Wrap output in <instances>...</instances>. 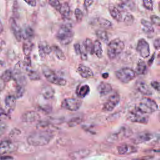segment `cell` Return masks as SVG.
I'll use <instances>...</instances> for the list:
<instances>
[{
	"instance_id": "7a4b0ae2",
	"label": "cell",
	"mask_w": 160,
	"mask_h": 160,
	"mask_svg": "<svg viewBox=\"0 0 160 160\" xmlns=\"http://www.w3.org/2000/svg\"><path fill=\"white\" fill-rule=\"evenodd\" d=\"M74 31L69 25H62L56 34V38L61 44L66 46L69 44L74 38Z\"/></svg>"
},
{
	"instance_id": "ffe728a7",
	"label": "cell",
	"mask_w": 160,
	"mask_h": 160,
	"mask_svg": "<svg viewBox=\"0 0 160 160\" xmlns=\"http://www.w3.org/2000/svg\"><path fill=\"white\" fill-rule=\"evenodd\" d=\"M91 151L89 149H81L71 152L69 154V157L73 159H81L88 157Z\"/></svg>"
},
{
	"instance_id": "94428289",
	"label": "cell",
	"mask_w": 160,
	"mask_h": 160,
	"mask_svg": "<svg viewBox=\"0 0 160 160\" xmlns=\"http://www.w3.org/2000/svg\"><path fill=\"white\" fill-rule=\"evenodd\" d=\"M2 51V47L0 46V52Z\"/></svg>"
},
{
	"instance_id": "b9f144b4",
	"label": "cell",
	"mask_w": 160,
	"mask_h": 160,
	"mask_svg": "<svg viewBox=\"0 0 160 160\" xmlns=\"http://www.w3.org/2000/svg\"><path fill=\"white\" fill-rule=\"evenodd\" d=\"M74 15H75V18L76 19L77 21V22H81L82 18H83V13L82 12V11L79 9V8H76L74 11Z\"/></svg>"
},
{
	"instance_id": "4fadbf2b",
	"label": "cell",
	"mask_w": 160,
	"mask_h": 160,
	"mask_svg": "<svg viewBox=\"0 0 160 160\" xmlns=\"http://www.w3.org/2000/svg\"><path fill=\"white\" fill-rule=\"evenodd\" d=\"M132 132L130 129L126 127H122L118 132L110 135L108 138V141L111 142L117 141L119 139L130 136Z\"/></svg>"
},
{
	"instance_id": "f907efd6",
	"label": "cell",
	"mask_w": 160,
	"mask_h": 160,
	"mask_svg": "<svg viewBox=\"0 0 160 160\" xmlns=\"http://www.w3.org/2000/svg\"><path fill=\"white\" fill-rule=\"evenodd\" d=\"M29 6L34 7L36 6V0H23Z\"/></svg>"
},
{
	"instance_id": "5b68a950",
	"label": "cell",
	"mask_w": 160,
	"mask_h": 160,
	"mask_svg": "<svg viewBox=\"0 0 160 160\" xmlns=\"http://www.w3.org/2000/svg\"><path fill=\"white\" fill-rule=\"evenodd\" d=\"M41 69L44 77L51 83L60 86L66 85V80L60 76H58L48 66L44 65L41 67Z\"/></svg>"
},
{
	"instance_id": "cb8c5ba5",
	"label": "cell",
	"mask_w": 160,
	"mask_h": 160,
	"mask_svg": "<svg viewBox=\"0 0 160 160\" xmlns=\"http://www.w3.org/2000/svg\"><path fill=\"white\" fill-rule=\"evenodd\" d=\"M39 51L41 56L43 58L44 55L49 54L52 52V47H51L46 41H43L39 44Z\"/></svg>"
},
{
	"instance_id": "7c38bea8",
	"label": "cell",
	"mask_w": 160,
	"mask_h": 160,
	"mask_svg": "<svg viewBox=\"0 0 160 160\" xmlns=\"http://www.w3.org/2000/svg\"><path fill=\"white\" fill-rule=\"evenodd\" d=\"M154 134L149 132H141L136 134L132 139V142L134 144L147 143L154 139Z\"/></svg>"
},
{
	"instance_id": "603a6c76",
	"label": "cell",
	"mask_w": 160,
	"mask_h": 160,
	"mask_svg": "<svg viewBox=\"0 0 160 160\" xmlns=\"http://www.w3.org/2000/svg\"><path fill=\"white\" fill-rule=\"evenodd\" d=\"M54 89L50 86H44L41 91V95L43 96L44 98L46 99H50L52 98L54 95Z\"/></svg>"
},
{
	"instance_id": "7bdbcfd3",
	"label": "cell",
	"mask_w": 160,
	"mask_h": 160,
	"mask_svg": "<svg viewBox=\"0 0 160 160\" xmlns=\"http://www.w3.org/2000/svg\"><path fill=\"white\" fill-rule=\"evenodd\" d=\"M143 6L148 10L152 11L153 9L152 0H142Z\"/></svg>"
},
{
	"instance_id": "e0dca14e",
	"label": "cell",
	"mask_w": 160,
	"mask_h": 160,
	"mask_svg": "<svg viewBox=\"0 0 160 160\" xmlns=\"http://www.w3.org/2000/svg\"><path fill=\"white\" fill-rule=\"evenodd\" d=\"M21 119L23 122H32L39 119V115L34 111H29L22 115Z\"/></svg>"
},
{
	"instance_id": "681fc988",
	"label": "cell",
	"mask_w": 160,
	"mask_h": 160,
	"mask_svg": "<svg viewBox=\"0 0 160 160\" xmlns=\"http://www.w3.org/2000/svg\"><path fill=\"white\" fill-rule=\"evenodd\" d=\"M74 51L76 52V54L78 55H80V52H81V44L79 43H75L74 44Z\"/></svg>"
},
{
	"instance_id": "f35d334b",
	"label": "cell",
	"mask_w": 160,
	"mask_h": 160,
	"mask_svg": "<svg viewBox=\"0 0 160 160\" xmlns=\"http://www.w3.org/2000/svg\"><path fill=\"white\" fill-rule=\"evenodd\" d=\"M34 31L33 29L29 27L28 26L24 29V34L26 36V39L28 40H31V39L34 36Z\"/></svg>"
},
{
	"instance_id": "ac0fdd59",
	"label": "cell",
	"mask_w": 160,
	"mask_h": 160,
	"mask_svg": "<svg viewBox=\"0 0 160 160\" xmlns=\"http://www.w3.org/2000/svg\"><path fill=\"white\" fill-rule=\"evenodd\" d=\"M78 72L82 78H90L94 76L92 69L84 64H80L78 66Z\"/></svg>"
},
{
	"instance_id": "5bb4252c",
	"label": "cell",
	"mask_w": 160,
	"mask_h": 160,
	"mask_svg": "<svg viewBox=\"0 0 160 160\" xmlns=\"http://www.w3.org/2000/svg\"><path fill=\"white\" fill-rule=\"evenodd\" d=\"M9 24H10V28L11 29V31L15 37L17 41L20 42L22 38V32L17 23L15 18H11L9 19Z\"/></svg>"
},
{
	"instance_id": "d590c367",
	"label": "cell",
	"mask_w": 160,
	"mask_h": 160,
	"mask_svg": "<svg viewBox=\"0 0 160 160\" xmlns=\"http://www.w3.org/2000/svg\"><path fill=\"white\" fill-rule=\"evenodd\" d=\"M28 76L32 81H38L41 79V76L38 72L32 69L28 70Z\"/></svg>"
},
{
	"instance_id": "8992f818",
	"label": "cell",
	"mask_w": 160,
	"mask_h": 160,
	"mask_svg": "<svg viewBox=\"0 0 160 160\" xmlns=\"http://www.w3.org/2000/svg\"><path fill=\"white\" fill-rule=\"evenodd\" d=\"M115 76L121 82L126 84L136 78V73L134 69L131 68H122L115 72Z\"/></svg>"
},
{
	"instance_id": "7402d4cb",
	"label": "cell",
	"mask_w": 160,
	"mask_h": 160,
	"mask_svg": "<svg viewBox=\"0 0 160 160\" xmlns=\"http://www.w3.org/2000/svg\"><path fill=\"white\" fill-rule=\"evenodd\" d=\"M4 102L6 108L9 111H12L16 106V96L12 94L8 95L4 99Z\"/></svg>"
},
{
	"instance_id": "db71d44e",
	"label": "cell",
	"mask_w": 160,
	"mask_h": 160,
	"mask_svg": "<svg viewBox=\"0 0 160 160\" xmlns=\"http://www.w3.org/2000/svg\"><path fill=\"white\" fill-rule=\"evenodd\" d=\"M13 158L10 156H4V155H0V159H12Z\"/></svg>"
},
{
	"instance_id": "836d02e7",
	"label": "cell",
	"mask_w": 160,
	"mask_h": 160,
	"mask_svg": "<svg viewBox=\"0 0 160 160\" xmlns=\"http://www.w3.org/2000/svg\"><path fill=\"white\" fill-rule=\"evenodd\" d=\"M83 45L85 48V49H86L88 53H89L91 55L94 54V52H93V49H94V44L92 41H91V39L89 38H86L84 42H83Z\"/></svg>"
},
{
	"instance_id": "11a10c76",
	"label": "cell",
	"mask_w": 160,
	"mask_h": 160,
	"mask_svg": "<svg viewBox=\"0 0 160 160\" xmlns=\"http://www.w3.org/2000/svg\"><path fill=\"white\" fill-rule=\"evenodd\" d=\"M148 152H152V153H160V148L159 149H149V151H147Z\"/></svg>"
},
{
	"instance_id": "7dc6e473",
	"label": "cell",
	"mask_w": 160,
	"mask_h": 160,
	"mask_svg": "<svg viewBox=\"0 0 160 160\" xmlns=\"http://www.w3.org/2000/svg\"><path fill=\"white\" fill-rule=\"evenodd\" d=\"M153 46L157 50H160V38H156L153 42Z\"/></svg>"
},
{
	"instance_id": "6125c7cd",
	"label": "cell",
	"mask_w": 160,
	"mask_h": 160,
	"mask_svg": "<svg viewBox=\"0 0 160 160\" xmlns=\"http://www.w3.org/2000/svg\"><path fill=\"white\" fill-rule=\"evenodd\" d=\"M159 122H160V116H159Z\"/></svg>"
},
{
	"instance_id": "1f68e13d",
	"label": "cell",
	"mask_w": 160,
	"mask_h": 160,
	"mask_svg": "<svg viewBox=\"0 0 160 160\" xmlns=\"http://www.w3.org/2000/svg\"><path fill=\"white\" fill-rule=\"evenodd\" d=\"M97 21L99 26L102 29H111L112 26L111 21L103 18H99L97 19Z\"/></svg>"
},
{
	"instance_id": "f5cc1de1",
	"label": "cell",
	"mask_w": 160,
	"mask_h": 160,
	"mask_svg": "<svg viewBox=\"0 0 160 160\" xmlns=\"http://www.w3.org/2000/svg\"><path fill=\"white\" fill-rule=\"evenodd\" d=\"M5 86H6V82L4 80H2L0 77V92L3 91Z\"/></svg>"
},
{
	"instance_id": "8d00e7d4",
	"label": "cell",
	"mask_w": 160,
	"mask_h": 160,
	"mask_svg": "<svg viewBox=\"0 0 160 160\" xmlns=\"http://www.w3.org/2000/svg\"><path fill=\"white\" fill-rule=\"evenodd\" d=\"M122 21L128 25H131L134 22V17L133 16L129 13V12H126L124 15V17H122Z\"/></svg>"
},
{
	"instance_id": "ab89813d",
	"label": "cell",
	"mask_w": 160,
	"mask_h": 160,
	"mask_svg": "<svg viewBox=\"0 0 160 160\" xmlns=\"http://www.w3.org/2000/svg\"><path fill=\"white\" fill-rule=\"evenodd\" d=\"M25 91V89H24V86L22 85H18L17 84V87H16V97H17L18 98H21Z\"/></svg>"
},
{
	"instance_id": "d4e9b609",
	"label": "cell",
	"mask_w": 160,
	"mask_h": 160,
	"mask_svg": "<svg viewBox=\"0 0 160 160\" xmlns=\"http://www.w3.org/2000/svg\"><path fill=\"white\" fill-rule=\"evenodd\" d=\"M90 91L89 86L88 84H84L79 86L76 89V94L80 98H83L86 97Z\"/></svg>"
},
{
	"instance_id": "f6af8a7d",
	"label": "cell",
	"mask_w": 160,
	"mask_h": 160,
	"mask_svg": "<svg viewBox=\"0 0 160 160\" xmlns=\"http://www.w3.org/2000/svg\"><path fill=\"white\" fill-rule=\"evenodd\" d=\"M80 56H81V58L83 61H86L88 59V52H87L86 49H85L83 44H82V46H81Z\"/></svg>"
},
{
	"instance_id": "83f0119b",
	"label": "cell",
	"mask_w": 160,
	"mask_h": 160,
	"mask_svg": "<svg viewBox=\"0 0 160 160\" xmlns=\"http://www.w3.org/2000/svg\"><path fill=\"white\" fill-rule=\"evenodd\" d=\"M94 44V49L93 52L94 54L98 58H101L102 56V45L99 39L95 40V41L93 42Z\"/></svg>"
},
{
	"instance_id": "d6986e66",
	"label": "cell",
	"mask_w": 160,
	"mask_h": 160,
	"mask_svg": "<svg viewBox=\"0 0 160 160\" xmlns=\"http://www.w3.org/2000/svg\"><path fill=\"white\" fill-rule=\"evenodd\" d=\"M109 11L111 16L114 20L118 22L122 21V14L119 8H117L116 6L113 4H110L109 6Z\"/></svg>"
},
{
	"instance_id": "816d5d0a",
	"label": "cell",
	"mask_w": 160,
	"mask_h": 160,
	"mask_svg": "<svg viewBox=\"0 0 160 160\" xmlns=\"http://www.w3.org/2000/svg\"><path fill=\"white\" fill-rule=\"evenodd\" d=\"M93 3V0H84V6L85 8H88L90 7Z\"/></svg>"
},
{
	"instance_id": "277c9868",
	"label": "cell",
	"mask_w": 160,
	"mask_h": 160,
	"mask_svg": "<svg viewBox=\"0 0 160 160\" xmlns=\"http://www.w3.org/2000/svg\"><path fill=\"white\" fill-rule=\"evenodd\" d=\"M135 108L144 114H149L158 110V105L154 99L144 97L141 99Z\"/></svg>"
},
{
	"instance_id": "9a60e30c",
	"label": "cell",
	"mask_w": 160,
	"mask_h": 160,
	"mask_svg": "<svg viewBox=\"0 0 160 160\" xmlns=\"http://www.w3.org/2000/svg\"><path fill=\"white\" fill-rule=\"evenodd\" d=\"M117 150L118 154L121 155H128L138 151V149L135 146L128 144H123L118 146Z\"/></svg>"
},
{
	"instance_id": "bcb514c9",
	"label": "cell",
	"mask_w": 160,
	"mask_h": 160,
	"mask_svg": "<svg viewBox=\"0 0 160 160\" xmlns=\"http://www.w3.org/2000/svg\"><path fill=\"white\" fill-rule=\"evenodd\" d=\"M151 85L154 90L160 93V82H158L157 81H152L151 82Z\"/></svg>"
},
{
	"instance_id": "2e32d148",
	"label": "cell",
	"mask_w": 160,
	"mask_h": 160,
	"mask_svg": "<svg viewBox=\"0 0 160 160\" xmlns=\"http://www.w3.org/2000/svg\"><path fill=\"white\" fill-rule=\"evenodd\" d=\"M135 87L138 91H139L140 93L144 95L151 96L152 94V92L150 87L144 81H138L135 84Z\"/></svg>"
},
{
	"instance_id": "ee69618b",
	"label": "cell",
	"mask_w": 160,
	"mask_h": 160,
	"mask_svg": "<svg viewBox=\"0 0 160 160\" xmlns=\"http://www.w3.org/2000/svg\"><path fill=\"white\" fill-rule=\"evenodd\" d=\"M151 23L160 28V17L156 15H151L150 17Z\"/></svg>"
},
{
	"instance_id": "8fae6325",
	"label": "cell",
	"mask_w": 160,
	"mask_h": 160,
	"mask_svg": "<svg viewBox=\"0 0 160 160\" xmlns=\"http://www.w3.org/2000/svg\"><path fill=\"white\" fill-rule=\"evenodd\" d=\"M18 145L11 140L6 139L0 142V155L11 153L16 151Z\"/></svg>"
},
{
	"instance_id": "9c48e42d",
	"label": "cell",
	"mask_w": 160,
	"mask_h": 160,
	"mask_svg": "<svg viewBox=\"0 0 160 160\" xmlns=\"http://www.w3.org/2000/svg\"><path fill=\"white\" fill-rule=\"evenodd\" d=\"M120 101V96L118 94L115 93L110 96L107 101L104 103L102 110L106 112H110L114 109Z\"/></svg>"
},
{
	"instance_id": "680465c9",
	"label": "cell",
	"mask_w": 160,
	"mask_h": 160,
	"mask_svg": "<svg viewBox=\"0 0 160 160\" xmlns=\"http://www.w3.org/2000/svg\"><path fill=\"white\" fill-rule=\"evenodd\" d=\"M102 78H104V79H106V78L108 77V73H106V72L103 73V74H102Z\"/></svg>"
},
{
	"instance_id": "c3c4849f",
	"label": "cell",
	"mask_w": 160,
	"mask_h": 160,
	"mask_svg": "<svg viewBox=\"0 0 160 160\" xmlns=\"http://www.w3.org/2000/svg\"><path fill=\"white\" fill-rule=\"evenodd\" d=\"M7 129V125L4 122H0V136L4 134Z\"/></svg>"
},
{
	"instance_id": "d6a6232c",
	"label": "cell",
	"mask_w": 160,
	"mask_h": 160,
	"mask_svg": "<svg viewBox=\"0 0 160 160\" xmlns=\"http://www.w3.org/2000/svg\"><path fill=\"white\" fill-rule=\"evenodd\" d=\"M96 35L99 41L104 42H107L109 39V37L107 32L104 29H98L96 31Z\"/></svg>"
},
{
	"instance_id": "e575fe53",
	"label": "cell",
	"mask_w": 160,
	"mask_h": 160,
	"mask_svg": "<svg viewBox=\"0 0 160 160\" xmlns=\"http://www.w3.org/2000/svg\"><path fill=\"white\" fill-rule=\"evenodd\" d=\"M13 77H14L13 71L10 69H6V71H4L1 76V79L2 80H4L6 82H8L10 80H11V79H12Z\"/></svg>"
},
{
	"instance_id": "4316f807",
	"label": "cell",
	"mask_w": 160,
	"mask_h": 160,
	"mask_svg": "<svg viewBox=\"0 0 160 160\" xmlns=\"http://www.w3.org/2000/svg\"><path fill=\"white\" fill-rule=\"evenodd\" d=\"M59 12L63 18H64V19L69 18V17L70 16L71 9H70V7H69L68 3L66 2H63L61 5V8L59 9Z\"/></svg>"
},
{
	"instance_id": "9f6ffc18",
	"label": "cell",
	"mask_w": 160,
	"mask_h": 160,
	"mask_svg": "<svg viewBox=\"0 0 160 160\" xmlns=\"http://www.w3.org/2000/svg\"><path fill=\"white\" fill-rule=\"evenodd\" d=\"M154 54H153V55L152 56L151 58L149 59V61L148 62V65H149V66H151V64H152V62H153V61H154Z\"/></svg>"
},
{
	"instance_id": "30bf717a",
	"label": "cell",
	"mask_w": 160,
	"mask_h": 160,
	"mask_svg": "<svg viewBox=\"0 0 160 160\" xmlns=\"http://www.w3.org/2000/svg\"><path fill=\"white\" fill-rule=\"evenodd\" d=\"M136 51L143 58H147L150 55L149 43L143 38L139 39L137 42Z\"/></svg>"
},
{
	"instance_id": "f546056e",
	"label": "cell",
	"mask_w": 160,
	"mask_h": 160,
	"mask_svg": "<svg viewBox=\"0 0 160 160\" xmlns=\"http://www.w3.org/2000/svg\"><path fill=\"white\" fill-rule=\"evenodd\" d=\"M52 51L54 52L56 58L59 60L64 61L66 59V56L64 52L61 50V49L59 46L56 45H53L52 46Z\"/></svg>"
},
{
	"instance_id": "4dcf8cb0",
	"label": "cell",
	"mask_w": 160,
	"mask_h": 160,
	"mask_svg": "<svg viewBox=\"0 0 160 160\" xmlns=\"http://www.w3.org/2000/svg\"><path fill=\"white\" fill-rule=\"evenodd\" d=\"M32 46H33V44L32 43H31L30 40L27 39L26 41H25L23 43L22 50L26 57H29L32 49Z\"/></svg>"
},
{
	"instance_id": "3957f363",
	"label": "cell",
	"mask_w": 160,
	"mask_h": 160,
	"mask_svg": "<svg viewBox=\"0 0 160 160\" xmlns=\"http://www.w3.org/2000/svg\"><path fill=\"white\" fill-rule=\"evenodd\" d=\"M124 43L120 39L116 38L111 41L107 47V55L109 59L113 60L119 56L124 49Z\"/></svg>"
},
{
	"instance_id": "52a82bcc",
	"label": "cell",
	"mask_w": 160,
	"mask_h": 160,
	"mask_svg": "<svg viewBox=\"0 0 160 160\" xmlns=\"http://www.w3.org/2000/svg\"><path fill=\"white\" fill-rule=\"evenodd\" d=\"M147 115L148 114H144L135 108L128 114L127 118L131 122L146 124H148L149 121V118Z\"/></svg>"
},
{
	"instance_id": "74e56055",
	"label": "cell",
	"mask_w": 160,
	"mask_h": 160,
	"mask_svg": "<svg viewBox=\"0 0 160 160\" xmlns=\"http://www.w3.org/2000/svg\"><path fill=\"white\" fill-rule=\"evenodd\" d=\"M82 121V118L80 117H75L73 118L72 119H71L69 122H68V126L69 127H74L77 126L78 124H80L81 122V121Z\"/></svg>"
},
{
	"instance_id": "6f0895ef",
	"label": "cell",
	"mask_w": 160,
	"mask_h": 160,
	"mask_svg": "<svg viewBox=\"0 0 160 160\" xmlns=\"http://www.w3.org/2000/svg\"><path fill=\"white\" fill-rule=\"evenodd\" d=\"M3 30H4V28H3V25H2V23L1 22V21L0 20V35L2 34V32H3Z\"/></svg>"
},
{
	"instance_id": "6da1fadb",
	"label": "cell",
	"mask_w": 160,
	"mask_h": 160,
	"mask_svg": "<svg viewBox=\"0 0 160 160\" xmlns=\"http://www.w3.org/2000/svg\"><path fill=\"white\" fill-rule=\"evenodd\" d=\"M54 138V134L49 130H41L29 135L27 142L30 146H42L47 145Z\"/></svg>"
},
{
	"instance_id": "44dd1931",
	"label": "cell",
	"mask_w": 160,
	"mask_h": 160,
	"mask_svg": "<svg viewBox=\"0 0 160 160\" xmlns=\"http://www.w3.org/2000/svg\"><path fill=\"white\" fill-rule=\"evenodd\" d=\"M112 86L109 83L106 82H101L99 84L97 90L100 95L105 96L112 91Z\"/></svg>"
},
{
	"instance_id": "91938a15",
	"label": "cell",
	"mask_w": 160,
	"mask_h": 160,
	"mask_svg": "<svg viewBox=\"0 0 160 160\" xmlns=\"http://www.w3.org/2000/svg\"><path fill=\"white\" fill-rule=\"evenodd\" d=\"M159 12H160V2H159Z\"/></svg>"
},
{
	"instance_id": "60d3db41",
	"label": "cell",
	"mask_w": 160,
	"mask_h": 160,
	"mask_svg": "<svg viewBox=\"0 0 160 160\" xmlns=\"http://www.w3.org/2000/svg\"><path fill=\"white\" fill-rule=\"evenodd\" d=\"M48 3L50 6H51L52 8H54L56 10L59 11V9L61 8V4L60 3L59 0H48Z\"/></svg>"
},
{
	"instance_id": "ba28073f",
	"label": "cell",
	"mask_w": 160,
	"mask_h": 160,
	"mask_svg": "<svg viewBox=\"0 0 160 160\" xmlns=\"http://www.w3.org/2000/svg\"><path fill=\"white\" fill-rule=\"evenodd\" d=\"M81 105L82 101L74 98H66L62 101L61 103L62 108L71 111H78L81 108Z\"/></svg>"
},
{
	"instance_id": "484cf974",
	"label": "cell",
	"mask_w": 160,
	"mask_h": 160,
	"mask_svg": "<svg viewBox=\"0 0 160 160\" xmlns=\"http://www.w3.org/2000/svg\"><path fill=\"white\" fill-rule=\"evenodd\" d=\"M148 68L147 65L145 63V62L142 60H139L138 63L136 68V73L138 75H144L147 73Z\"/></svg>"
},
{
	"instance_id": "f1b7e54d",
	"label": "cell",
	"mask_w": 160,
	"mask_h": 160,
	"mask_svg": "<svg viewBox=\"0 0 160 160\" xmlns=\"http://www.w3.org/2000/svg\"><path fill=\"white\" fill-rule=\"evenodd\" d=\"M141 24L142 25V30L144 32L146 33H152L154 32V28L151 22L144 19H142L141 20Z\"/></svg>"
}]
</instances>
